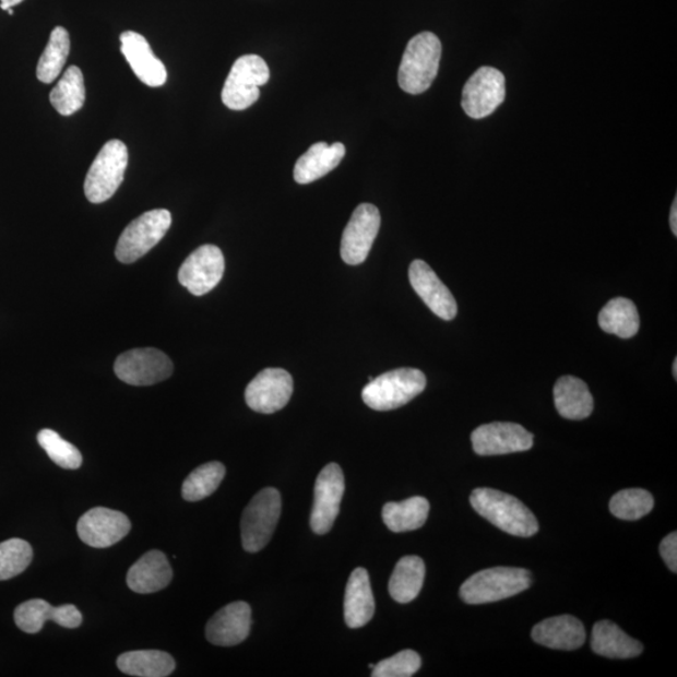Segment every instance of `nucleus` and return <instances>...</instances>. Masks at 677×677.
Returning a JSON list of instances; mask_svg holds the SVG:
<instances>
[{"instance_id":"obj_25","label":"nucleus","mask_w":677,"mask_h":677,"mask_svg":"<svg viewBox=\"0 0 677 677\" xmlns=\"http://www.w3.org/2000/svg\"><path fill=\"white\" fill-rule=\"evenodd\" d=\"M591 649L608 658H632L641 655L643 646L611 621H599L592 630Z\"/></svg>"},{"instance_id":"obj_19","label":"nucleus","mask_w":677,"mask_h":677,"mask_svg":"<svg viewBox=\"0 0 677 677\" xmlns=\"http://www.w3.org/2000/svg\"><path fill=\"white\" fill-rule=\"evenodd\" d=\"M121 52L138 79L149 87H161L167 81L166 67L152 52L147 39L132 31L121 34Z\"/></svg>"},{"instance_id":"obj_40","label":"nucleus","mask_w":677,"mask_h":677,"mask_svg":"<svg viewBox=\"0 0 677 677\" xmlns=\"http://www.w3.org/2000/svg\"><path fill=\"white\" fill-rule=\"evenodd\" d=\"M0 2H2V4H0V8H2L3 11H8L10 10V8L22 3L23 0H0Z\"/></svg>"},{"instance_id":"obj_35","label":"nucleus","mask_w":677,"mask_h":677,"mask_svg":"<svg viewBox=\"0 0 677 677\" xmlns=\"http://www.w3.org/2000/svg\"><path fill=\"white\" fill-rule=\"evenodd\" d=\"M57 617L58 606L49 605L40 598L25 601L14 611L15 625L27 633H38L47 621L57 622Z\"/></svg>"},{"instance_id":"obj_12","label":"nucleus","mask_w":677,"mask_h":677,"mask_svg":"<svg viewBox=\"0 0 677 677\" xmlns=\"http://www.w3.org/2000/svg\"><path fill=\"white\" fill-rule=\"evenodd\" d=\"M225 258L215 245H203L183 261L179 282L192 295L202 296L215 289L224 276Z\"/></svg>"},{"instance_id":"obj_1","label":"nucleus","mask_w":677,"mask_h":677,"mask_svg":"<svg viewBox=\"0 0 677 677\" xmlns=\"http://www.w3.org/2000/svg\"><path fill=\"white\" fill-rule=\"evenodd\" d=\"M471 504L482 518L512 536L531 537L538 532V521L519 498L490 488L474 489Z\"/></svg>"},{"instance_id":"obj_42","label":"nucleus","mask_w":677,"mask_h":677,"mask_svg":"<svg viewBox=\"0 0 677 677\" xmlns=\"http://www.w3.org/2000/svg\"><path fill=\"white\" fill-rule=\"evenodd\" d=\"M8 13H10L11 15H13V8H10V10H8Z\"/></svg>"},{"instance_id":"obj_3","label":"nucleus","mask_w":677,"mask_h":677,"mask_svg":"<svg viewBox=\"0 0 677 677\" xmlns=\"http://www.w3.org/2000/svg\"><path fill=\"white\" fill-rule=\"evenodd\" d=\"M425 372L413 368H401L372 378L361 392L369 408L387 412L401 408L425 391Z\"/></svg>"},{"instance_id":"obj_23","label":"nucleus","mask_w":677,"mask_h":677,"mask_svg":"<svg viewBox=\"0 0 677 677\" xmlns=\"http://www.w3.org/2000/svg\"><path fill=\"white\" fill-rule=\"evenodd\" d=\"M345 156V146L341 142L328 145L318 142L298 159L294 168V179L300 185L314 182L342 163Z\"/></svg>"},{"instance_id":"obj_29","label":"nucleus","mask_w":677,"mask_h":677,"mask_svg":"<svg viewBox=\"0 0 677 677\" xmlns=\"http://www.w3.org/2000/svg\"><path fill=\"white\" fill-rule=\"evenodd\" d=\"M598 325L604 332L622 339H630L638 334L640 317L637 305L626 298H616L608 301L599 311Z\"/></svg>"},{"instance_id":"obj_30","label":"nucleus","mask_w":677,"mask_h":677,"mask_svg":"<svg viewBox=\"0 0 677 677\" xmlns=\"http://www.w3.org/2000/svg\"><path fill=\"white\" fill-rule=\"evenodd\" d=\"M49 99L59 115L72 116L80 111L86 100V86L78 66L68 68L63 78L50 92Z\"/></svg>"},{"instance_id":"obj_22","label":"nucleus","mask_w":677,"mask_h":677,"mask_svg":"<svg viewBox=\"0 0 677 677\" xmlns=\"http://www.w3.org/2000/svg\"><path fill=\"white\" fill-rule=\"evenodd\" d=\"M376 601L372 596L369 573L366 569H355L345 590L344 617L351 629H360L375 616Z\"/></svg>"},{"instance_id":"obj_2","label":"nucleus","mask_w":677,"mask_h":677,"mask_svg":"<svg viewBox=\"0 0 677 677\" xmlns=\"http://www.w3.org/2000/svg\"><path fill=\"white\" fill-rule=\"evenodd\" d=\"M440 57H442V44L436 34L423 32L409 40L408 46L397 72L400 87L409 95L425 93L435 82Z\"/></svg>"},{"instance_id":"obj_33","label":"nucleus","mask_w":677,"mask_h":677,"mask_svg":"<svg viewBox=\"0 0 677 677\" xmlns=\"http://www.w3.org/2000/svg\"><path fill=\"white\" fill-rule=\"evenodd\" d=\"M654 497L645 489H625L616 494L609 502V511L623 521H638L645 518L654 508Z\"/></svg>"},{"instance_id":"obj_26","label":"nucleus","mask_w":677,"mask_h":677,"mask_svg":"<svg viewBox=\"0 0 677 677\" xmlns=\"http://www.w3.org/2000/svg\"><path fill=\"white\" fill-rule=\"evenodd\" d=\"M425 578V561L418 556H405L396 563L389 580V594L396 603H412L419 595Z\"/></svg>"},{"instance_id":"obj_28","label":"nucleus","mask_w":677,"mask_h":677,"mask_svg":"<svg viewBox=\"0 0 677 677\" xmlns=\"http://www.w3.org/2000/svg\"><path fill=\"white\" fill-rule=\"evenodd\" d=\"M430 506L425 497H412L396 503L389 502L383 507L385 526L395 533L416 531L425 526Z\"/></svg>"},{"instance_id":"obj_31","label":"nucleus","mask_w":677,"mask_h":677,"mask_svg":"<svg viewBox=\"0 0 677 677\" xmlns=\"http://www.w3.org/2000/svg\"><path fill=\"white\" fill-rule=\"evenodd\" d=\"M71 50L70 34L63 27L50 33L48 45L37 67V79L46 84L52 83L63 71Z\"/></svg>"},{"instance_id":"obj_37","label":"nucleus","mask_w":677,"mask_h":677,"mask_svg":"<svg viewBox=\"0 0 677 677\" xmlns=\"http://www.w3.org/2000/svg\"><path fill=\"white\" fill-rule=\"evenodd\" d=\"M421 666L420 656L413 650H404L392 657L382 660L372 667V677H411Z\"/></svg>"},{"instance_id":"obj_8","label":"nucleus","mask_w":677,"mask_h":677,"mask_svg":"<svg viewBox=\"0 0 677 677\" xmlns=\"http://www.w3.org/2000/svg\"><path fill=\"white\" fill-rule=\"evenodd\" d=\"M270 80L269 66L260 56H242L234 63L224 84L222 98L233 111H244L260 98V86Z\"/></svg>"},{"instance_id":"obj_11","label":"nucleus","mask_w":677,"mask_h":677,"mask_svg":"<svg viewBox=\"0 0 677 677\" xmlns=\"http://www.w3.org/2000/svg\"><path fill=\"white\" fill-rule=\"evenodd\" d=\"M345 490L344 473L341 465L330 463L319 473L314 490L310 526L317 535H325L332 530L341 511Z\"/></svg>"},{"instance_id":"obj_5","label":"nucleus","mask_w":677,"mask_h":677,"mask_svg":"<svg viewBox=\"0 0 677 677\" xmlns=\"http://www.w3.org/2000/svg\"><path fill=\"white\" fill-rule=\"evenodd\" d=\"M282 514V496L275 488L261 489L245 508L241 539L245 551H261L273 537Z\"/></svg>"},{"instance_id":"obj_18","label":"nucleus","mask_w":677,"mask_h":677,"mask_svg":"<svg viewBox=\"0 0 677 677\" xmlns=\"http://www.w3.org/2000/svg\"><path fill=\"white\" fill-rule=\"evenodd\" d=\"M251 629V607L237 601L219 609L206 626V638L216 646H235L248 639Z\"/></svg>"},{"instance_id":"obj_20","label":"nucleus","mask_w":677,"mask_h":677,"mask_svg":"<svg viewBox=\"0 0 677 677\" xmlns=\"http://www.w3.org/2000/svg\"><path fill=\"white\" fill-rule=\"evenodd\" d=\"M532 639L542 646L572 651L585 643L586 631L579 619L562 615L537 623L532 630Z\"/></svg>"},{"instance_id":"obj_7","label":"nucleus","mask_w":677,"mask_h":677,"mask_svg":"<svg viewBox=\"0 0 677 677\" xmlns=\"http://www.w3.org/2000/svg\"><path fill=\"white\" fill-rule=\"evenodd\" d=\"M171 224V213L165 209L151 210L134 218L118 239L115 251L117 260L132 264L145 257L164 239Z\"/></svg>"},{"instance_id":"obj_6","label":"nucleus","mask_w":677,"mask_h":677,"mask_svg":"<svg viewBox=\"0 0 677 677\" xmlns=\"http://www.w3.org/2000/svg\"><path fill=\"white\" fill-rule=\"evenodd\" d=\"M129 165V150L120 140H111L99 151L84 181V193L92 203H102L120 189Z\"/></svg>"},{"instance_id":"obj_34","label":"nucleus","mask_w":677,"mask_h":677,"mask_svg":"<svg viewBox=\"0 0 677 677\" xmlns=\"http://www.w3.org/2000/svg\"><path fill=\"white\" fill-rule=\"evenodd\" d=\"M33 560V549L27 541L12 538L0 544V581L21 574Z\"/></svg>"},{"instance_id":"obj_10","label":"nucleus","mask_w":677,"mask_h":677,"mask_svg":"<svg viewBox=\"0 0 677 677\" xmlns=\"http://www.w3.org/2000/svg\"><path fill=\"white\" fill-rule=\"evenodd\" d=\"M506 98V80L501 71L492 67H480L465 83L462 107L473 120L492 115Z\"/></svg>"},{"instance_id":"obj_27","label":"nucleus","mask_w":677,"mask_h":677,"mask_svg":"<svg viewBox=\"0 0 677 677\" xmlns=\"http://www.w3.org/2000/svg\"><path fill=\"white\" fill-rule=\"evenodd\" d=\"M120 670L138 677H166L176 668L171 655L158 650H139L124 653L117 658Z\"/></svg>"},{"instance_id":"obj_41","label":"nucleus","mask_w":677,"mask_h":677,"mask_svg":"<svg viewBox=\"0 0 677 677\" xmlns=\"http://www.w3.org/2000/svg\"><path fill=\"white\" fill-rule=\"evenodd\" d=\"M673 371H674V378H677V359L674 360V367H673Z\"/></svg>"},{"instance_id":"obj_16","label":"nucleus","mask_w":677,"mask_h":677,"mask_svg":"<svg viewBox=\"0 0 677 677\" xmlns=\"http://www.w3.org/2000/svg\"><path fill=\"white\" fill-rule=\"evenodd\" d=\"M131 531L130 519L105 507L92 508L79 521L78 532L84 544L95 548L111 547Z\"/></svg>"},{"instance_id":"obj_24","label":"nucleus","mask_w":677,"mask_h":677,"mask_svg":"<svg viewBox=\"0 0 677 677\" xmlns=\"http://www.w3.org/2000/svg\"><path fill=\"white\" fill-rule=\"evenodd\" d=\"M555 405L560 416L570 420H582L594 411V397L583 380L562 377L555 385Z\"/></svg>"},{"instance_id":"obj_39","label":"nucleus","mask_w":677,"mask_h":677,"mask_svg":"<svg viewBox=\"0 0 677 677\" xmlns=\"http://www.w3.org/2000/svg\"><path fill=\"white\" fill-rule=\"evenodd\" d=\"M670 226L674 235H677V199L674 200L670 213Z\"/></svg>"},{"instance_id":"obj_15","label":"nucleus","mask_w":677,"mask_h":677,"mask_svg":"<svg viewBox=\"0 0 677 677\" xmlns=\"http://www.w3.org/2000/svg\"><path fill=\"white\" fill-rule=\"evenodd\" d=\"M471 438L473 450L479 455L526 452L533 447V436L515 423L496 421L480 426Z\"/></svg>"},{"instance_id":"obj_4","label":"nucleus","mask_w":677,"mask_h":677,"mask_svg":"<svg viewBox=\"0 0 677 677\" xmlns=\"http://www.w3.org/2000/svg\"><path fill=\"white\" fill-rule=\"evenodd\" d=\"M532 585L531 573L515 567H495L474 573L461 587L465 604L484 605L521 594Z\"/></svg>"},{"instance_id":"obj_21","label":"nucleus","mask_w":677,"mask_h":677,"mask_svg":"<svg viewBox=\"0 0 677 677\" xmlns=\"http://www.w3.org/2000/svg\"><path fill=\"white\" fill-rule=\"evenodd\" d=\"M173 569L164 553L150 551L143 555L127 573V585L135 594H154L166 589L173 580Z\"/></svg>"},{"instance_id":"obj_38","label":"nucleus","mask_w":677,"mask_h":677,"mask_svg":"<svg viewBox=\"0 0 677 677\" xmlns=\"http://www.w3.org/2000/svg\"><path fill=\"white\" fill-rule=\"evenodd\" d=\"M660 555L664 558L668 569L674 573L677 571V535L676 532L666 536L660 544Z\"/></svg>"},{"instance_id":"obj_9","label":"nucleus","mask_w":677,"mask_h":677,"mask_svg":"<svg viewBox=\"0 0 677 677\" xmlns=\"http://www.w3.org/2000/svg\"><path fill=\"white\" fill-rule=\"evenodd\" d=\"M115 372L127 384L147 387L171 377L174 364L158 349L139 348L121 354L116 359Z\"/></svg>"},{"instance_id":"obj_14","label":"nucleus","mask_w":677,"mask_h":677,"mask_svg":"<svg viewBox=\"0 0 677 677\" xmlns=\"http://www.w3.org/2000/svg\"><path fill=\"white\" fill-rule=\"evenodd\" d=\"M294 391L293 377L284 369L268 368L251 380L245 401L252 411L273 414L289 403Z\"/></svg>"},{"instance_id":"obj_36","label":"nucleus","mask_w":677,"mask_h":677,"mask_svg":"<svg viewBox=\"0 0 677 677\" xmlns=\"http://www.w3.org/2000/svg\"><path fill=\"white\" fill-rule=\"evenodd\" d=\"M37 438L39 446L59 467L64 470H79L81 467L83 459L79 448L67 442L57 431L41 429Z\"/></svg>"},{"instance_id":"obj_32","label":"nucleus","mask_w":677,"mask_h":677,"mask_svg":"<svg viewBox=\"0 0 677 677\" xmlns=\"http://www.w3.org/2000/svg\"><path fill=\"white\" fill-rule=\"evenodd\" d=\"M223 463L209 462L194 470L182 485V497L189 502H199L213 495L225 478Z\"/></svg>"},{"instance_id":"obj_13","label":"nucleus","mask_w":677,"mask_h":677,"mask_svg":"<svg viewBox=\"0 0 677 677\" xmlns=\"http://www.w3.org/2000/svg\"><path fill=\"white\" fill-rule=\"evenodd\" d=\"M380 223L379 210L371 203H361L354 210L343 233L341 253L348 265H360L367 260L375 244Z\"/></svg>"},{"instance_id":"obj_17","label":"nucleus","mask_w":677,"mask_h":677,"mask_svg":"<svg viewBox=\"0 0 677 677\" xmlns=\"http://www.w3.org/2000/svg\"><path fill=\"white\" fill-rule=\"evenodd\" d=\"M409 281L413 289L437 317L443 320H453L456 317L459 305L454 296L427 262L421 260L412 262Z\"/></svg>"}]
</instances>
